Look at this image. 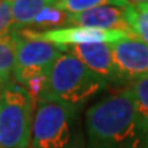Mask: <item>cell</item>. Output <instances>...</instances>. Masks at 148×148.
Returning a JSON list of instances; mask_svg holds the SVG:
<instances>
[{
    "label": "cell",
    "instance_id": "obj_12",
    "mask_svg": "<svg viewBox=\"0 0 148 148\" xmlns=\"http://www.w3.org/2000/svg\"><path fill=\"white\" fill-rule=\"evenodd\" d=\"M125 16L133 36L148 44V1H127Z\"/></svg>",
    "mask_w": 148,
    "mask_h": 148
},
{
    "label": "cell",
    "instance_id": "obj_16",
    "mask_svg": "<svg viewBox=\"0 0 148 148\" xmlns=\"http://www.w3.org/2000/svg\"><path fill=\"white\" fill-rule=\"evenodd\" d=\"M12 23V12H11V1L0 0V38L10 36L14 32Z\"/></svg>",
    "mask_w": 148,
    "mask_h": 148
},
{
    "label": "cell",
    "instance_id": "obj_18",
    "mask_svg": "<svg viewBox=\"0 0 148 148\" xmlns=\"http://www.w3.org/2000/svg\"><path fill=\"white\" fill-rule=\"evenodd\" d=\"M147 148H148V147H147Z\"/></svg>",
    "mask_w": 148,
    "mask_h": 148
},
{
    "label": "cell",
    "instance_id": "obj_17",
    "mask_svg": "<svg viewBox=\"0 0 148 148\" xmlns=\"http://www.w3.org/2000/svg\"><path fill=\"white\" fill-rule=\"evenodd\" d=\"M0 148H1V147H0Z\"/></svg>",
    "mask_w": 148,
    "mask_h": 148
},
{
    "label": "cell",
    "instance_id": "obj_8",
    "mask_svg": "<svg viewBox=\"0 0 148 148\" xmlns=\"http://www.w3.org/2000/svg\"><path fill=\"white\" fill-rule=\"evenodd\" d=\"M114 60L125 81L148 75V44L133 34L111 42Z\"/></svg>",
    "mask_w": 148,
    "mask_h": 148
},
{
    "label": "cell",
    "instance_id": "obj_9",
    "mask_svg": "<svg viewBox=\"0 0 148 148\" xmlns=\"http://www.w3.org/2000/svg\"><path fill=\"white\" fill-rule=\"evenodd\" d=\"M127 1H107L81 14L70 15V26L93 27L101 30H116L132 34L126 22L125 8Z\"/></svg>",
    "mask_w": 148,
    "mask_h": 148
},
{
    "label": "cell",
    "instance_id": "obj_5",
    "mask_svg": "<svg viewBox=\"0 0 148 148\" xmlns=\"http://www.w3.org/2000/svg\"><path fill=\"white\" fill-rule=\"evenodd\" d=\"M62 52L70 53L84 63L90 71L104 79L107 84H122L125 79L116 67L110 44H77V45H58Z\"/></svg>",
    "mask_w": 148,
    "mask_h": 148
},
{
    "label": "cell",
    "instance_id": "obj_1",
    "mask_svg": "<svg viewBox=\"0 0 148 148\" xmlns=\"http://www.w3.org/2000/svg\"><path fill=\"white\" fill-rule=\"evenodd\" d=\"M88 148H147L148 133L138 119L130 86L104 96L86 110Z\"/></svg>",
    "mask_w": 148,
    "mask_h": 148
},
{
    "label": "cell",
    "instance_id": "obj_14",
    "mask_svg": "<svg viewBox=\"0 0 148 148\" xmlns=\"http://www.w3.org/2000/svg\"><path fill=\"white\" fill-rule=\"evenodd\" d=\"M129 86L132 89L138 119L148 133V75L132 81V85Z\"/></svg>",
    "mask_w": 148,
    "mask_h": 148
},
{
    "label": "cell",
    "instance_id": "obj_11",
    "mask_svg": "<svg viewBox=\"0 0 148 148\" xmlns=\"http://www.w3.org/2000/svg\"><path fill=\"white\" fill-rule=\"evenodd\" d=\"M37 29V32H48V30H56V29H63L64 26H70V14L66 11L60 10L56 7L55 1H49L47 7H44L41 12L36 16L33 23L26 29L30 27Z\"/></svg>",
    "mask_w": 148,
    "mask_h": 148
},
{
    "label": "cell",
    "instance_id": "obj_3",
    "mask_svg": "<svg viewBox=\"0 0 148 148\" xmlns=\"http://www.w3.org/2000/svg\"><path fill=\"white\" fill-rule=\"evenodd\" d=\"M78 108L55 100L36 106L30 148H79Z\"/></svg>",
    "mask_w": 148,
    "mask_h": 148
},
{
    "label": "cell",
    "instance_id": "obj_15",
    "mask_svg": "<svg viewBox=\"0 0 148 148\" xmlns=\"http://www.w3.org/2000/svg\"><path fill=\"white\" fill-rule=\"evenodd\" d=\"M106 3L107 0H59V1H55L58 8L66 11L70 15L81 14L84 11H88L97 5H103Z\"/></svg>",
    "mask_w": 148,
    "mask_h": 148
},
{
    "label": "cell",
    "instance_id": "obj_13",
    "mask_svg": "<svg viewBox=\"0 0 148 148\" xmlns=\"http://www.w3.org/2000/svg\"><path fill=\"white\" fill-rule=\"evenodd\" d=\"M15 33L0 38V88L14 79V70L16 64Z\"/></svg>",
    "mask_w": 148,
    "mask_h": 148
},
{
    "label": "cell",
    "instance_id": "obj_10",
    "mask_svg": "<svg viewBox=\"0 0 148 148\" xmlns=\"http://www.w3.org/2000/svg\"><path fill=\"white\" fill-rule=\"evenodd\" d=\"M51 0H14L11 1L12 23L15 30L26 29Z\"/></svg>",
    "mask_w": 148,
    "mask_h": 148
},
{
    "label": "cell",
    "instance_id": "obj_6",
    "mask_svg": "<svg viewBox=\"0 0 148 148\" xmlns=\"http://www.w3.org/2000/svg\"><path fill=\"white\" fill-rule=\"evenodd\" d=\"M16 64L14 73L21 71H44L62 55L58 45L52 42L23 36L19 30L15 33Z\"/></svg>",
    "mask_w": 148,
    "mask_h": 148
},
{
    "label": "cell",
    "instance_id": "obj_4",
    "mask_svg": "<svg viewBox=\"0 0 148 148\" xmlns=\"http://www.w3.org/2000/svg\"><path fill=\"white\" fill-rule=\"evenodd\" d=\"M34 108L32 97L14 79L0 88V147H29Z\"/></svg>",
    "mask_w": 148,
    "mask_h": 148
},
{
    "label": "cell",
    "instance_id": "obj_7",
    "mask_svg": "<svg viewBox=\"0 0 148 148\" xmlns=\"http://www.w3.org/2000/svg\"><path fill=\"white\" fill-rule=\"evenodd\" d=\"M19 32L23 36L44 40L52 42L55 45H77V44H96V42H111L127 36V33L116 32V30H101L93 27L69 26L56 30L48 32H37L33 29H21Z\"/></svg>",
    "mask_w": 148,
    "mask_h": 148
},
{
    "label": "cell",
    "instance_id": "obj_2",
    "mask_svg": "<svg viewBox=\"0 0 148 148\" xmlns=\"http://www.w3.org/2000/svg\"><path fill=\"white\" fill-rule=\"evenodd\" d=\"M108 86L73 55L63 52L48 70L45 100L81 107Z\"/></svg>",
    "mask_w": 148,
    "mask_h": 148
}]
</instances>
